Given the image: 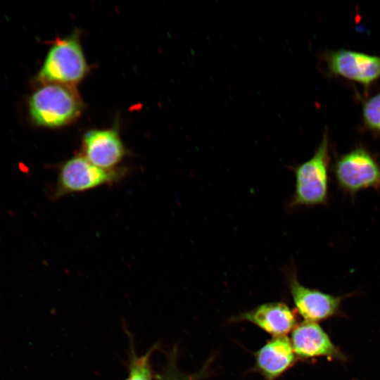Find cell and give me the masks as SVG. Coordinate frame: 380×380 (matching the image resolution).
I'll list each match as a JSON object with an SVG mask.
<instances>
[{
	"instance_id": "obj_1",
	"label": "cell",
	"mask_w": 380,
	"mask_h": 380,
	"mask_svg": "<svg viewBox=\"0 0 380 380\" xmlns=\"http://www.w3.org/2000/svg\"><path fill=\"white\" fill-rule=\"evenodd\" d=\"M330 151L327 131L308 160L292 167L294 192L290 208L324 205L329 200Z\"/></svg>"
},
{
	"instance_id": "obj_2",
	"label": "cell",
	"mask_w": 380,
	"mask_h": 380,
	"mask_svg": "<svg viewBox=\"0 0 380 380\" xmlns=\"http://www.w3.org/2000/svg\"><path fill=\"white\" fill-rule=\"evenodd\" d=\"M81 101L68 85L52 84L35 91L30 100V112L39 125L56 127L66 125L81 113Z\"/></svg>"
},
{
	"instance_id": "obj_3",
	"label": "cell",
	"mask_w": 380,
	"mask_h": 380,
	"mask_svg": "<svg viewBox=\"0 0 380 380\" xmlns=\"http://www.w3.org/2000/svg\"><path fill=\"white\" fill-rule=\"evenodd\" d=\"M332 169L338 188L351 196L367 189H380V163L362 146L338 156Z\"/></svg>"
},
{
	"instance_id": "obj_4",
	"label": "cell",
	"mask_w": 380,
	"mask_h": 380,
	"mask_svg": "<svg viewBox=\"0 0 380 380\" xmlns=\"http://www.w3.org/2000/svg\"><path fill=\"white\" fill-rule=\"evenodd\" d=\"M87 65L77 39L58 41L49 50L39 74L41 80L60 84H75L85 75Z\"/></svg>"
},
{
	"instance_id": "obj_5",
	"label": "cell",
	"mask_w": 380,
	"mask_h": 380,
	"mask_svg": "<svg viewBox=\"0 0 380 380\" xmlns=\"http://www.w3.org/2000/svg\"><path fill=\"white\" fill-rule=\"evenodd\" d=\"M122 174L115 170H104L91 163L83 156H75L61 167L53 197L82 192L111 184Z\"/></svg>"
},
{
	"instance_id": "obj_6",
	"label": "cell",
	"mask_w": 380,
	"mask_h": 380,
	"mask_svg": "<svg viewBox=\"0 0 380 380\" xmlns=\"http://www.w3.org/2000/svg\"><path fill=\"white\" fill-rule=\"evenodd\" d=\"M324 59L329 73L366 89L380 77V56L340 49L326 53Z\"/></svg>"
},
{
	"instance_id": "obj_7",
	"label": "cell",
	"mask_w": 380,
	"mask_h": 380,
	"mask_svg": "<svg viewBox=\"0 0 380 380\" xmlns=\"http://www.w3.org/2000/svg\"><path fill=\"white\" fill-rule=\"evenodd\" d=\"M289 282L296 308L305 321L317 322L341 314L345 296H333L301 284L294 272L290 273Z\"/></svg>"
},
{
	"instance_id": "obj_8",
	"label": "cell",
	"mask_w": 380,
	"mask_h": 380,
	"mask_svg": "<svg viewBox=\"0 0 380 380\" xmlns=\"http://www.w3.org/2000/svg\"><path fill=\"white\" fill-rule=\"evenodd\" d=\"M290 341L295 355L303 359L317 357L341 361L346 359L317 322L305 321L296 325L292 330Z\"/></svg>"
},
{
	"instance_id": "obj_9",
	"label": "cell",
	"mask_w": 380,
	"mask_h": 380,
	"mask_svg": "<svg viewBox=\"0 0 380 380\" xmlns=\"http://www.w3.org/2000/svg\"><path fill=\"white\" fill-rule=\"evenodd\" d=\"M84 157L93 165L104 170H114L124 158L125 150L115 130L94 129L83 138Z\"/></svg>"
},
{
	"instance_id": "obj_10",
	"label": "cell",
	"mask_w": 380,
	"mask_h": 380,
	"mask_svg": "<svg viewBox=\"0 0 380 380\" xmlns=\"http://www.w3.org/2000/svg\"><path fill=\"white\" fill-rule=\"evenodd\" d=\"M295 360L291 341L286 336H274L255 355L256 368L267 380H274Z\"/></svg>"
},
{
	"instance_id": "obj_11",
	"label": "cell",
	"mask_w": 380,
	"mask_h": 380,
	"mask_svg": "<svg viewBox=\"0 0 380 380\" xmlns=\"http://www.w3.org/2000/svg\"><path fill=\"white\" fill-rule=\"evenodd\" d=\"M241 317L274 336H285L293 329L296 322L293 311L278 302L261 305Z\"/></svg>"
},
{
	"instance_id": "obj_12",
	"label": "cell",
	"mask_w": 380,
	"mask_h": 380,
	"mask_svg": "<svg viewBox=\"0 0 380 380\" xmlns=\"http://www.w3.org/2000/svg\"><path fill=\"white\" fill-rule=\"evenodd\" d=\"M362 120L369 131L380 133V91L363 102Z\"/></svg>"
},
{
	"instance_id": "obj_13",
	"label": "cell",
	"mask_w": 380,
	"mask_h": 380,
	"mask_svg": "<svg viewBox=\"0 0 380 380\" xmlns=\"http://www.w3.org/2000/svg\"><path fill=\"white\" fill-rule=\"evenodd\" d=\"M150 354L151 351L141 357L133 356L129 375L126 380H152V373L149 364Z\"/></svg>"
}]
</instances>
